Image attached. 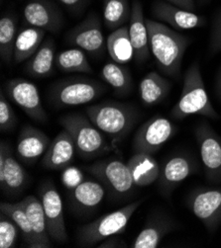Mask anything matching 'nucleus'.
Wrapping results in <instances>:
<instances>
[{
    "label": "nucleus",
    "mask_w": 221,
    "mask_h": 248,
    "mask_svg": "<svg viewBox=\"0 0 221 248\" xmlns=\"http://www.w3.org/2000/svg\"><path fill=\"white\" fill-rule=\"evenodd\" d=\"M106 89L103 83L95 79L73 77L54 83L49 91V99L59 108L80 106L95 100Z\"/></svg>",
    "instance_id": "nucleus-6"
},
{
    "label": "nucleus",
    "mask_w": 221,
    "mask_h": 248,
    "mask_svg": "<svg viewBox=\"0 0 221 248\" xmlns=\"http://www.w3.org/2000/svg\"><path fill=\"white\" fill-rule=\"evenodd\" d=\"M95 247L98 248H126L128 247L126 241L121 238L119 234L111 235L108 238L102 240V242L98 243Z\"/></svg>",
    "instance_id": "nucleus-38"
},
{
    "label": "nucleus",
    "mask_w": 221,
    "mask_h": 248,
    "mask_svg": "<svg viewBox=\"0 0 221 248\" xmlns=\"http://www.w3.org/2000/svg\"><path fill=\"white\" fill-rule=\"evenodd\" d=\"M51 141L42 131L26 125L18 136L16 154L19 159L26 164L35 163L47 152Z\"/></svg>",
    "instance_id": "nucleus-19"
},
{
    "label": "nucleus",
    "mask_w": 221,
    "mask_h": 248,
    "mask_svg": "<svg viewBox=\"0 0 221 248\" xmlns=\"http://www.w3.org/2000/svg\"><path fill=\"white\" fill-rule=\"evenodd\" d=\"M61 179L63 184L68 190H71L73 188H76L78 185H80L84 181V175L79 168L70 166L63 170Z\"/></svg>",
    "instance_id": "nucleus-37"
},
{
    "label": "nucleus",
    "mask_w": 221,
    "mask_h": 248,
    "mask_svg": "<svg viewBox=\"0 0 221 248\" xmlns=\"http://www.w3.org/2000/svg\"><path fill=\"white\" fill-rule=\"evenodd\" d=\"M69 191L72 209L78 213H87L100 206L106 190L101 182L84 180L80 185Z\"/></svg>",
    "instance_id": "nucleus-22"
},
{
    "label": "nucleus",
    "mask_w": 221,
    "mask_h": 248,
    "mask_svg": "<svg viewBox=\"0 0 221 248\" xmlns=\"http://www.w3.org/2000/svg\"><path fill=\"white\" fill-rule=\"evenodd\" d=\"M194 136L206 180L212 184L221 183V137L206 122L194 128Z\"/></svg>",
    "instance_id": "nucleus-11"
},
{
    "label": "nucleus",
    "mask_w": 221,
    "mask_h": 248,
    "mask_svg": "<svg viewBox=\"0 0 221 248\" xmlns=\"http://www.w3.org/2000/svg\"><path fill=\"white\" fill-rule=\"evenodd\" d=\"M170 82L156 71H150L139 82V97L142 103L151 107L164 101L170 91Z\"/></svg>",
    "instance_id": "nucleus-24"
},
{
    "label": "nucleus",
    "mask_w": 221,
    "mask_h": 248,
    "mask_svg": "<svg viewBox=\"0 0 221 248\" xmlns=\"http://www.w3.org/2000/svg\"><path fill=\"white\" fill-rule=\"evenodd\" d=\"M192 115H201L212 120L220 118L209 100L198 62H194L185 72L181 97L170 113L171 119L178 121Z\"/></svg>",
    "instance_id": "nucleus-3"
},
{
    "label": "nucleus",
    "mask_w": 221,
    "mask_h": 248,
    "mask_svg": "<svg viewBox=\"0 0 221 248\" xmlns=\"http://www.w3.org/2000/svg\"><path fill=\"white\" fill-rule=\"evenodd\" d=\"M67 43L83 49L92 57L103 55L106 41L100 17L95 13H89L85 20L67 34Z\"/></svg>",
    "instance_id": "nucleus-13"
},
{
    "label": "nucleus",
    "mask_w": 221,
    "mask_h": 248,
    "mask_svg": "<svg viewBox=\"0 0 221 248\" xmlns=\"http://www.w3.org/2000/svg\"><path fill=\"white\" fill-rule=\"evenodd\" d=\"M56 45L52 38L43 42L38 51L27 61L25 71L34 78H45L54 73L56 65Z\"/></svg>",
    "instance_id": "nucleus-23"
},
{
    "label": "nucleus",
    "mask_w": 221,
    "mask_h": 248,
    "mask_svg": "<svg viewBox=\"0 0 221 248\" xmlns=\"http://www.w3.org/2000/svg\"><path fill=\"white\" fill-rule=\"evenodd\" d=\"M59 123L72 138L78 155L84 160L103 155L115 147L108 143L102 132L93 125L87 116L66 115L59 120Z\"/></svg>",
    "instance_id": "nucleus-4"
},
{
    "label": "nucleus",
    "mask_w": 221,
    "mask_h": 248,
    "mask_svg": "<svg viewBox=\"0 0 221 248\" xmlns=\"http://www.w3.org/2000/svg\"><path fill=\"white\" fill-rule=\"evenodd\" d=\"M89 172L104 186L112 200H123L135 190L131 171L124 162L119 159H106L86 166Z\"/></svg>",
    "instance_id": "nucleus-7"
},
{
    "label": "nucleus",
    "mask_w": 221,
    "mask_h": 248,
    "mask_svg": "<svg viewBox=\"0 0 221 248\" xmlns=\"http://www.w3.org/2000/svg\"><path fill=\"white\" fill-rule=\"evenodd\" d=\"M187 207L201 220L210 234L221 225V187H199L186 199Z\"/></svg>",
    "instance_id": "nucleus-8"
},
{
    "label": "nucleus",
    "mask_w": 221,
    "mask_h": 248,
    "mask_svg": "<svg viewBox=\"0 0 221 248\" xmlns=\"http://www.w3.org/2000/svg\"><path fill=\"white\" fill-rule=\"evenodd\" d=\"M208 49L210 55H215L221 52V11L215 16L212 24Z\"/></svg>",
    "instance_id": "nucleus-36"
},
{
    "label": "nucleus",
    "mask_w": 221,
    "mask_h": 248,
    "mask_svg": "<svg viewBox=\"0 0 221 248\" xmlns=\"http://www.w3.org/2000/svg\"><path fill=\"white\" fill-rule=\"evenodd\" d=\"M39 198L42 202L48 232L52 241L64 244L68 241V233L64 217L62 197L51 181H46L39 187Z\"/></svg>",
    "instance_id": "nucleus-12"
},
{
    "label": "nucleus",
    "mask_w": 221,
    "mask_h": 248,
    "mask_svg": "<svg viewBox=\"0 0 221 248\" xmlns=\"http://www.w3.org/2000/svg\"><path fill=\"white\" fill-rule=\"evenodd\" d=\"M23 21L27 26L58 33L63 28L64 15L51 0H29L23 9Z\"/></svg>",
    "instance_id": "nucleus-16"
},
{
    "label": "nucleus",
    "mask_w": 221,
    "mask_h": 248,
    "mask_svg": "<svg viewBox=\"0 0 221 248\" xmlns=\"http://www.w3.org/2000/svg\"><path fill=\"white\" fill-rule=\"evenodd\" d=\"M85 113L93 125L111 140L113 145L128 136L140 117L135 106L117 101H104L89 106Z\"/></svg>",
    "instance_id": "nucleus-2"
},
{
    "label": "nucleus",
    "mask_w": 221,
    "mask_h": 248,
    "mask_svg": "<svg viewBox=\"0 0 221 248\" xmlns=\"http://www.w3.org/2000/svg\"><path fill=\"white\" fill-rule=\"evenodd\" d=\"M17 35L16 16L12 14L3 15L0 19V56L6 64L13 61Z\"/></svg>",
    "instance_id": "nucleus-32"
},
{
    "label": "nucleus",
    "mask_w": 221,
    "mask_h": 248,
    "mask_svg": "<svg viewBox=\"0 0 221 248\" xmlns=\"http://www.w3.org/2000/svg\"><path fill=\"white\" fill-rule=\"evenodd\" d=\"M0 211L9 216L16 222L23 240L30 248H42V245L32 229L25 210H24L21 204V201L18 203L2 202L0 204Z\"/></svg>",
    "instance_id": "nucleus-30"
},
{
    "label": "nucleus",
    "mask_w": 221,
    "mask_h": 248,
    "mask_svg": "<svg viewBox=\"0 0 221 248\" xmlns=\"http://www.w3.org/2000/svg\"><path fill=\"white\" fill-rule=\"evenodd\" d=\"M45 36L46 31L39 28L28 26L22 29L16 38L13 62L18 64L28 61L38 51Z\"/></svg>",
    "instance_id": "nucleus-27"
},
{
    "label": "nucleus",
    "mask_w": 221,
    "mask_h": 248,
    "mask_svg": "<svg viewBox=\"0 0 221 248\" xmlns=\"http://www.w3.org/2000/svg\"><path fill=\"white\" fill-rule=\"evenodd\" d=\"M180 227L179 222L169 214L161 211L151 213L141 232L132 242V248H157L161 241Z\"/></svg>",
    "instance_id": "nucleus-17"
},
{
    "label": "nucleus",
    "mask_w": 221,
    "mask_h": 248,
    "mask_svg": "<svg viewBox=\"0 0 221 248\" xmlns=\"http://www.w3.org/2000/svg\"><path fill=\"white\" fill-rule=\"evenodd\" d=\"M153 17L160 21L170 25L176 30H190L195 28L204 27L206 24V19L203 15H199L193 11H188L168 2L155 1L152 6Z\"/></svg>",
    "instance_id": "nucleus-18"
},
{
    "label": "nucleus",
    "mask_w": 221,
    "mask_h": 248,
    "mask_svg": "<svg viewBox=\"0 0 221 248\" xmlns=\"http://www.w3.org/2000/svg\"><path fill=\"white\" fill-rule=\"evenodd\" d=\"M145 199L132 202L125 207L106 214L89 224L81 227L77 233V244L80 247L96 246L111 235L121 234Z\"/></svg>",
    "instance_id": "nucleus-5"
},
{
    "label": "nucleus",
    "mask_w": 221,
    "mask_h": 248,
    "mask_svg": "<svg viewBox=\"0 0 221 248\" xmlns=\"http://www.w3.org/2000/svg\"><path fill=\"white\" fill-rule=\"evenodd\" d=\"M127 165L136 187H147L158 181L160 164L153 155L148 154H134Z\"/></svg>",
    "instance_id": "nucleus-25"
},
{
    "label": "nucleus",
    "mask_w": 221,
    "mask_h": 248,
    "mask_svg": "<svg viewBox=\"0 0 221 248\" xmlns=\"http://www.w3.org/2000/svg\"><path fill=\"white\" fill-rule=\"evenodd\" d=\"M21 204L25 210L32 229L41 243L42 248L53 247V242L48 232L45 213L40 198L30 195L24 198L21 201Z\"/></svg>",
    "instance_id": "nucleus-26"
},
{
    "label": "nucleus",
    "mask_w": 221,
    "mask_h": 248,
    "mask_svg": "<svg viewBox=\"0 0 221 248\" xmlns=\"http://www.w3.org/2000/svg\"><path fill=\"white\" fill-rule=\"evenodd\" d=\"M131 8L128 0H104L103 21L107 29L116 30L130 21Z\"/></svg>",
    "instance_id": "nucleus-33"
},
{
    "label": "nucleus",
    "mask_w": 221,
    "mask_h": 248,
    "mask_svg": "<svg viewBox=\"0 0 221 248\" xmlns=\"http://www.w3.org/2000/svg\"><path fill=\"white\" fill-rule=\"evenodd\" d=\"M128 28L130 40L134 48V60L138 64H141L149 59L151 49L143 6L139 0H134L132 4Z\"/></svg>",
    "instance_id": "nucleus-20"
},
{
    "label": "nucleus",
    "mask_w": 221,
    "mask_h": 248,
    "mask_svg": "<svg viewBox=\"0 0 221 248\" xmlns=\"http://www.w3.org/2000/svg\"><path fill=\"white\" fill-rule=\"evenodd\" d=\"M56 66L65 73H91L93 71L85 52L79 47H72L56 56Z\"/></svg>",
    "instance_id": "nucleus-31"
},
{
    "label": "nucleus",
    "mask_w": 221,
    "mask_h": 248,
    "mask_svg": "<svg viewBox=\"0 0 221 248\" xmlns=\"http://www.w3.org/2000/svg\"><path fill=\"white\" fill-rule=\"evenodd\" d=\"M30 177L16 159L12 147L2 141L0 144V188L7 197H16L29 185Z\"/></svg>",
    "instance_id": "nucleus-14"
},
{
    "label": "nucleus",
    "mask_w": 221,
    "mask_h": 248,
    "mask_svg": "<svg viewBox=\"0 0 221 248\" xmlns=\"http://www.w3.org/2000/svg\"><path fill=\"white\" fill-rule=\"evenodd\" d=\"M59 1L68 10L72 12H79L82 10L81 8L85 4L86 0H59Z\"/></svg>",
    "instance_id": "nucleus-40"
},
{
    "label": "nucleus",
    "mask_w": 221,
    "mask_h": 248,
    "mask_svg": "<svg viewBox=\"0 0 221 248\" xmlns=\"http://www.w3.org/2000/svg\"><path fill=\"white\" fill-rule=\"evenodd\" d=\"M20 230L16 222L4 213L0 215V248H14Z\"/></svg>",
    "instance_id": "nucleus-34"
},
{
    "label": "nucleus",
    "mask_w": 221,
    "mask_h": 248,
    "mask_svg": "<svg viewBox=\"0 0 221 248\" xmlns=\"http://www.w3.org/2000/svg\"><path fill=\"white\" fill-rule=\"evenodd\" d=\"M106 48L115 62L125 64L134 59V48L130 40L128 26H122L108 36Z\"/></svg>",
    "instance_id": "nucleus-29"
},
{
    "label": "nucleus",
    "mask_w": 221,
    "mask_h": 248,
    "mask_svg": "<svg viewBox=\"0 0 221 248\" xmlns=\"http://www.w3.org/2000/svg\"><path fill=\"white\" fill-rule=\"evenodd\" d=\"M198 1H200L201 3H207V2L211 1V0H198Z\"/></svg>",
    "instance_id": "nucleus-42"
},
{
    "label": "nucleus",
    "mask_w": 221,
    "mask_h": 248,
    "mask_svg": "<svg viewBox=\"0 0 221 248\" xmlns=\"http://www.w3.org/2000/svg\"><path fill=\"white\" fill-rule=\"evenodd\" d=\"M5 91L10 100L18 105L29 118L41 124L48 121L39 90L33 82L24 78L9 79L5 83Z\"/></svg>",
    "instance_id": "nucleus-15"
},
{
    "label": "nucleus",
    "mask_w": 221,
    "mask_h": 248,
    "mask_svg": "<svg viewBox=\"0 0 221 248\" xmlns=\"http://www.w3.org/2000/svg\"><path fill=\"white\" fill-rule=\"evenodd\" d=\"M177 133V127L169 119L156 115L137 130L132 140L134 154H157Z\"/></svg>",
    "instance_id": "nucleus-10"
},
{
    "label": "nucleus",
    "mask_w": 221,
    "mask_h": 248,
    "mask_svg": "<svg viewBox=\"0 0 221 248\" xmlns=\"http://www.w3.org/2000/svg\"><path fill=\"white\" fill-rule=\"evenodd\" d=\"M200 171V164L188 153H175L169 155L160 165L158 187L167 200L187 178Z\"/></svg>",
    "instance_id": "nucleus-9"
},
{
    "label": "nucleus",
    "mask_w": 221,
    "mask_h": 248,
    "mask_svg": "<svg viewBox=\"0 0 221 248\" xmlns=\"http://www.w3.org/2000/svg\"><path fill=\"white\" fill-rule=\"evenodd\" d=\"M17 125V117L6 97L3 89L0 91V130L2 133L11 132Z\"/></svg>",
    "instance_id": "nucleus-35"
},
{
    "label": "nucleus",
    "mask_w": 221,
    "mask_h": 248,
    "mask_svg": "<svg viewBox=\"0 0 221 248\" xmlns=\"http://www.w3.org/2000/svg\"><path fill=\"white\" fill-rule=\"evenodd\" d=\"M76 152L72 138L64 129L49 145L42 159V166L48 170H64L72 162Z\"/></svg>",
    "instance_id": "nucleus-21"
},
{
    "label": "nucleus",
    "mask_w": 221,
    "mask_h": 248,
    "mask_svg": "<svg viewBox=\"0 0 221 248\" xmlns=\"http://www.w3.org/2000/svg\"><path fill=\"white\" fill-rule=\"evenodd\" d=\"M163 1L188 11H194L196 7L194 0H163Z\"/></svg>",
    "instance_id": "nucleus-39"
},
{
    "label": "nucleus",
    "mask_w": 221,
    "mask_h": 248,
    "mask_svg": "<svg viewBox=\"0 0 221 248\" xmlns=\"http://www.w3.org/2000/svg\"><path fill=\"white\" fill-rule=\"evenodd\" d=\"M146 25L151 53L159 69L166 76L179 79L189 38L152 19H146Z\"/></svg>",
    "instance_id": "nucleus-1"
},
{
    "label": "nucleus",
    "mask_w": 221,
    "mask_h": 248,
    "mask_svg": "<svg viewBox=\"0 0 221 248\" xmlns=\"http://www.w3.org/2000/svg\"><path fill=\"white\" fill-rule=\"evenodd\" d=\"M215 90H216V94L219 100L221 101V67L218 70L217 77H216V83H215Z\"/></svg>",
    "instance_id": "nucleus-41"
},
{
    "label": "nucleus",
    "mask_w": 221,
    "mask_h": 248,
    "mask_svg": "<svg viewBox=\"0 0 221 248\" xmlns=\"http://www.w3.org/2000/svg\"><path fill=\"white\" fill-rule=\"evenodd\" d=\"M101 76L114 91V94L120 97L127 96L131 93L133 80L130 71L123 64L108 62L102 67Z\"/></svg>",
    "instance_id": "nucleus-28"
}]
</instances>
